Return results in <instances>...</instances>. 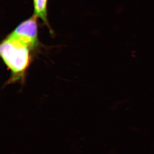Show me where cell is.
<instances>
[{
    "mask_svg": "<svg viewBox=\"0 0 154 154\" xmlns=\"http://www.w3.org/2000/svg\"><path fill=\"white\" fill-rule=\"evenodd\" d=\"M30 49L28 45L10 36L1 44V57L13 74L11 82L24 76L30 62Z\"/></svg>",
    "mask_w": 154,
    "mask_h": 154,
    "instance_id": "cell-1",
    "label": "cell"
},
{
    "mask_svg": "<svg viewBox=\"0 0 154 154\" xmlns=\"http://www.w3.org/2000/svg\"><path fill=\"white\" fill-rule=\"evenodd\" d=\"M36 15L22 22L9 35L29 46L33 48L38 42V31Z\"/></svg>",
    "mask_w": 154,
    "mask_h": 154,
    "instance_id": "cell-2",
    "label": "cell"
},
{
    "mask_svg": "<svg viewBox=\"0 0 154 154\" xmlns=\"http://www.w3.org/2000/svg\"><path fill=\"white\" fill-rule=\"evenodd\" d=\"M35 15L42 19L48 25L47 19V0H33Z\"/></svg>",
    "mask_w": 154,
    "mask_h": 154,
    "instance_id": "cell-3",
    "label": "cell"
}]
</instances>
